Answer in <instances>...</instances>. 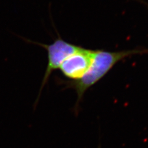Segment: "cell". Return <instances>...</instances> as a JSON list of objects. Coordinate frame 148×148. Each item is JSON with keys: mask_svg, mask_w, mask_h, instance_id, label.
Masks as SVG:
<instances>
[{"mask_svg": "<svg viewBox=\"0 0 148 148\" xmlns=\"http://www.w3.org/2000/svg\"><path fill=\"white\" fill-rule=\"evenodd\" d=\"M140 53L143 51L138 50L119 52L95 51L92 64L84 76L80 80L66 83L68 87L72 88L77 92V105L82 99L85 91L107 74L115 64L129 56Z\"/></svg>", "mask_w": 148, "mask_h": 148, "instance_id": "cell-1", "label": "cell"}, {"mask_svg": "<svg viewBox=\"0 0 148 148\" xmlns=\"http://www.w3.org/2000/svg\"><path fill=\"white\" fill-rule=\"evenodd\" d=\"M32 43L41 46V47H43L46 50L48 53L47 67H46L42 82H41L38 96L37 97L36 101L35 102V105H36L38 103V101H39L41 92L43 90V87L46 85V83L48 82L49 78L53 71L59 69L65 60L67 59L69 57H70L73 54L78 51L81 47L67 42V41L61 38L60 36H58V38L56 39L51 44L49 45L36 42Z\"/></svg>", "mask_w": 148, "mask_h": 148, "instance_id": "cell-2", "label": "cell"}, {"mask_svg": "<svg viewBox=\"0 0 148 148\" xmlns=\"http://www.w3.org/2000/svg\"><path fill=\"white\" fill-rule=\"evenodd\" d=\"M95 53V51L81 48L61 64L59 69L62 75L73 81L80 80L90 67Z\"/></svg>", "mask_w": 148, "mask_h": 148, "instance_id": "cell-3", "label": "cell"}]
</instances>
